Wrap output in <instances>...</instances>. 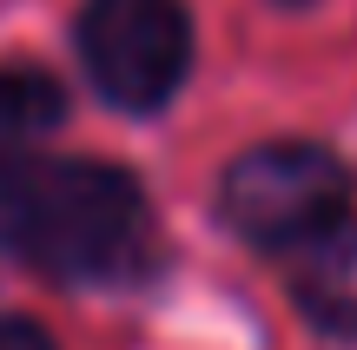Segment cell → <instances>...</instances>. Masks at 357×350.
<instances>
[{
  "mask_svg": "<svg viewBox=\"0 0 357 350\" xmlns=\"http://www.w3.org/2000/svg\"><path fill=\"white\" fill-rule=\"evenodd\" d=\"M0 251L79 291H126L159 271L153 198L106 159H0Z\"/></svg>",
  "mask_w": 357,
  "mask_h": 350,
  "instance_id": "obj_1",
  "label": "cell"
},
{
  "mask_svg": "<svg viewBox=\"0 0 357 350\" xmlns=\"http://www.w3.org/2000/svg\"><path fill=\"white\" fill-rule=\"evenodd\" d=\"M351 212V166L318 139L252 145L218 179V218L252 251H305Z\"/></svg>",
  "mask_w": 357,
  "mask_h": 350,
  "instance_id": "obj_2",
  "label": "cell"
},
{
  "mask_svg": "<svg viewBox=\"0 0 357 350\" xmlns=\"http://www.w3.org/2000/svg\"><path fill=\"white\" fill-rule=\"evenodd\" d=\"M73 47L106 106L159 113L192 73V13L185 0H86Z\"/></svg>",
  "mask_w": 357,
  "mask_h": 350,
  "instance_id": "obj_3",
  "label": "cell"
},
{
  "mask_svg": "<svg viewBox=\"0 0 357 350\" xmlns=\"http://www.w3.org/2000/svg\"><path fill=\"white\" fill-rule=\"evenodd\" d=\"M291 298L311 317V331L337 344H357V225L311 238L291 264Z\"/></svg>",
  "mask_w": 357,
  "mask_h": 350,
  "instance_id": "obj_4",
  "label": "cell"
},
{
  "mask_svg": "<svg viewBox=\"0 0 357 350\" xmlns=\"http://www.w3.org/2000/svg\"><path fill=\"white\" fill-rule=\"evenodd\" d=\"M66 119V86L47 66H0V159L26 152Z\"/></svg>",
  "mask_w": 357,
  "mask_h": 350,
  "instance_id": "obj_5",
  "label": "cell"
},
{
  "mask_svg": "<svg viewBox=\"0 0 357 350\" xmlns=\"http://www.w3.org/2000/svg\"><path fill=\"white\" fill-rule=\"evenodd\" d=\"M0 350H53V337L26 317H0Z\"/></svg>",
  "mask_w": 357,
  "mask_h": 350,
  "instance_id": "obj_6",
  "label": "cell"
}]
</instances>
